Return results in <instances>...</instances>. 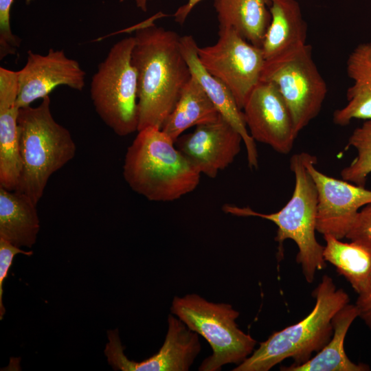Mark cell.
I'll list each match as a JSON object with an SVG mask.
<instances>
[{
  "label": "cell",
  "instance_id": "obj_1",
  "mask_svg": "<svg viewBox=\"0 0 371 371\" xmlns=\"http://www.w3.org/2000/svg\"><path fill=\"white\" fill-rule=\"evenodd\" d=\"M131 59L137 74L139 124L161 129L191 78L176 32L151 21L135 32Z\"/></svg>",
  "mask_w": 371,
  "mask_h": 371
},
{
  "label": "cell",
  "instance_id": "obj_2",
  "mask_svg": "<svg viewBox=\"0 0 371 371\" xmlns=\"http://www.w3.org/2000/svg\"><path fill=\"white\" fill-rule=\"evenodd\" d=\"M201 172L161 129L148 126L128 147L123 177L129 187L149 201L170 202L192 192Z\"/></svg>",
  "mask_w": 371,
  "mask_h": 371
},
{
  "label": "cell",
  "instance_id": "obj_3",
  "mask_svg": "<svg viewBox=\"0 0 371 371\" xmlns=\"http://www.w3.org/2000/svg\"><path fill=\"white\" fill-rule=\"evenodd\" d=\"M313 295L315 304L306 317L273 333L232 371H269L289 358L293 359V364H302L324 348L333 335L332 319L349 303V296L337 289L328 275L322 276Z\"/></svg>",
  "mask_w": 371,
  "mask_h": 371
},
{
  "label": "cell",
  "instance_id": "obj_4",
  "mask_svg": "<svg viewBox=\"0 0 371 371\" xmlns=\"http://www.w3.org/2000/svg\"><path fill=\"white\" fill-rule=\"evenodd\" d=\"M306 153L293 155L290 169L295 177L293 194L279 211L271 214L258 212L249 207L225 204L223 210L237 216H256L273 222L278 227L275 240L278 243V259L283 258V243L291 239L298 247L296 261L300 265L307 282L315 279L317 270L326 266L324 246L315 237L317 231V192L314 181L306 166Z\"/></svg>",
  "mask_w": 371,
  "mask_h": 371
},
{
  "label": "cell",
  "instance_id": "obj_5",
  "mask_svg": "<svg viewBox=\"0 0 371 371\" xmlns=\"http://www.w3.org/2000/svg\"><path fill=\"white\" fill-rule=\"evenodd\" d=\"M17 124L22 170L15 191L37 204L50 177L74 159L76 146L69 131L54 120L49 95L36 107L20 108Z\"/></svg>",
  "mask_w": 371,
  "mask_h": 371
},
{
  "label": "cell",
  "instance_id": "obj_6",
  "mask_svg": "<svg viewBox=\"0 0 371 371\" xmlns=\"http://www.w3.org/2000/svg\"><path fill=\"white\" fill-rule=\"evenodd\" d=\"M170 311L211 346L212 354L202 361L199 371H219L227 364L239 365L254 350L257 341L238 328L236 320L240 313L229 304L210 302L192 293L175 296Z\"/></svg>",
  "mask_w": 371,
  "mask_h": 371
},
{
  "label": "cell",
  "instance_id": "obj_7",
  "mask_svg": "<svg viewBox=\"0 0 371 371\" xmlns=\"http://www.w3.org/2000/svg\"><path fill=\"white\" fill-rule=\"evenodd\" d=\"M134 44V36L115 43L99 64L90 84L96 113L121 137L138 130L137 74L131 59Z\"/></svg>",
  "mask_w": 371,
  "mask_h": 371
},
{
  "label": "cell",
  "instance_id": "obj_8",
  "mask_svg": "<svg viewBox=\"0 0 371 371\" xmlns=\"http://www.w3.org/2000/svg\"><path fill=\"white\" fill-rule=\"evenodd\" d=\"M260 81L276 85L298 133L317 116L327 93L307 44L285 57L265 61Z\"/></svg>",
  "mask_w": 371,
  "mask_h": 371
},
{
  "label": "cell",
  "instance_id": "obj_9",
  "mask_svg": "<svg viewBox=\"0 0 371 371\" xmlns=\"http://www.w3.org/2000/svg\"><path fill=\"white\" fill-rule=\"evenodd\" d=\"M217 42L199 47V58L205 69L232 92L239 106H243L260 82L265 60L256 47L232 28L219 29Z\"/></svg>",
  "mask_w": 371,
  "mask_h": 371
},
{
  "label": "cell",
  "instance_id": "obj_10",
  "mask_svg": "<svg viewBox=\"0 0 371 371\" xmlns=\"http://www.w3.org/2000/svg\"><path fill=\"white\" fill-rule=\"evenodd\" d=\"M317 157L308 153L306 166L317 192V231L338 239L346 238L359 210L371 203V190L329 177L315 168Z\"/></svg>",
  "mask_w": 371,
  "mask_h": 371
},
{
  "label": "cell",
  "instance_id": "obj_11",
  "mask_svg": "<svg viewBox=\"0 0 371 371\" xmlns=\"http://www.w3.org/2000/svg\"><path fill=\"white\" fill-rule=\"evenodd\" d=\"M109 342L104 354L114 370L122 371H188L201 350L199 335L172 313L168 316V330L159 350L140 362L124 355L119 332H107Z\"/></svg>",
  "mask_w": 371,
  "mask_h": 371
},
{
  "label": "cell",
  "instance_id": "obj_12",
  "mask_svg": "<svg viewBox=\"0 0 371 371\" xmlns=\"http://www.w3.org/2000/svg\"><path fill=\"white\" fill-rule=\"evenodd\" d=\"M249 134L255 141L288 154L298 135L290 111L275 84L260 81L243 109Z\"/></svg>",
  "mask_w": 371,
  "mask_h": 371
},
{
  "label": "cell",
  "instance_id": "obj_13",
  "mask_svg": "<svg viewBox=\"0 0 371 371\" xmlns=\"http://www.w3.org/2000/svg\"><path fill=\"white\" fill-rule=\"evenodd\" d=\"M17 72L19 109L44 98L58 86L82 91L85 85V71L63 50L49 49L45 55L29 50L25 66Z\"/></svg>",
  "mask_w": 371,
  "mask_h": 371
},
{
  "label": "cell",
  "instance_id": "obj_14",
  "mask_svg": "<svg viewBox=\"0 0 371 371\" xmlns=\"http://www.w3.org/2000/svg\"><path fill=\"white\" fill-rule=\"evenodd\" d=\"M242 142L240 134L220 115L216 121L181 135L175 145L201 174L214 178L234 161Z\"/></svg>",
  "mask_w": 371,
  "mask_h": 371
},
{
  "label": "cell",
  "instance_id": "obj_15",
  "mask_svg": "<svg viewBox=\"0 0 371 371\" xmlns=\"http://www.w3.org/2000/svg\"><path fill=\"white\" fill-rule=\"evenodd\" d=\"M180 47L191 74L199 82L219 114L242 136L249 168L257 169L258 154L255 140L247 131L243 110L238 106L232 92L203 66L198 56V45L192 36H181Z\"/></svg>",
  "mask_w": 371,
  "mask_h": 371
},
{
  "label": "cell",
  "instance_id": "obj_16",
  "mask_svg": "<svg viewBox=\"0 0 371 371\" xmlns=\"http://www.w3.org/2000/svg\"><path fill=\"white\" fill-rule=\"evenodd\" d=\"M18 95L17 71L0 67V187L17 188L22 170L16 105Z\"/></svg>",
  "mask_w": 371,
  "mask_h": 371
},
{
  "label": "cell",
  "instance_id": "obj_17",
  "mask_svg": "<svg viewBox=\"0 0 371 371\" xmlns=\"http://www.w3.org/2000/svg\"><path fill=\"white\" fill-rule=\"evenodd\" d=\"M270 24L262 50L265 61L285 57L305 45L307 25L296 0H270Z\"/></svg>",
  "mask_w": 371,
  "mask_h": 371
},
{
  "label": "cell",
  "instance_id": "obj_18",
  "mask_svg": "<svg viewBox=\"0 0 371 371\" xmlns=\"http://www.w3.org/2000/svg\"><path fill=\"white\" fill-rule=\"evenodd\" d=\"M346 71L354 83L347 91V104L333 115L334 124L341 126L353 119H371V42L359 45L350 53Z\"/></svg>",
  "mask_w": 371,
  "mask_h": 371
},
{
  "label": "cell",
  "instance_id": "obj_19",
  "mask_svg": "<svg viewBox=\"0 0 371 371\" xmlns=\"http://www.w3.org/2000/svg\"><path fill=\"white\" fill-rule=\"evenodd\" d=\"M39 229L36 203L23 193L0 187V238L19 248H31Z\"/></svg>",
  "mask_w": 371,
  "mask_h": 371
},
{
  "label": "cell",
  "instance_id": "obj_20",
  "mask_svg": "<svg viewBox=\"0 0 371 371\" xmlns=\"http://www.w3.org/2000/svg\"><path fill=\"white\" fill-rule=\"evenodd\" d=\"M358 313L355 304H347L334 315L332 319L333 333L327 343L315 355L302 364L282 366V371H368L364 363H356L347 356L344 340L348 329Z\"/></svg>",
  "mask_w": 371,
  "mask_h": 371
},
{
  "label": "cell",
  "instance_id": "obj_21",
  "mask_svg": "<svg viewBox=\"0 0 371 371\" xmlns=\"http://www.w3.org/2000/svg\"><path fill=\"white\" fill-rule=\"evenodd\" d=\"M270 0H214L219 29L232 28L261 47L271 21Z\"/></svg>",
  "mask_w": 371,
  "mask_h": 371
},
{
  "label": "cell",
  "instance_id": "obj_22",
  "mask_svg": "<svg viewBox=\"0 0 371 371\" xmlns=\"http://www.w3.org/2000/svg\"><path fill=\"white\" fill-rule=\"evenodd\" d=\"M219 116L216 106L192 75L161 130L176 142L189 128L214 122Z\"/></svg>",
  "mask_w": 371,
  "mask_h": 371
},
{
  "label": "cell",
  "instance_id": "obj_23",
  "mask_svg": "<svg viewBox=\"0 0 371 371\" xmlns=\"http://www.w3.org/2000/svg\"><path fill=\"white\" fill-rule=\"evenodd\" d=\"M323 257L344 276L358 294L371 281V249L353 241L344 243L331 235H324Z\"/></svg>",
  "mask_w": 371,
  "mask_h": 371
},
{
  "label": "cell",
  "instance_id": "obj_24",
  "mask_svg": "<svg viewBox=\"0 0 371 371\" xmlns=\"http://www.w3.org/2000/svg\"><path fill=\"white\" fill-rule=\"evenodd\" d=\"M348 145L356 149L357 155L349 166L341 170V178L365 187L368 176L371 173V119L365 120L354 130Z\"/></svg>",
  "mask_w": 371,
  "mask_h": 371
},
{
  "label": "cell",
  "instance_id": "obj_25",
  "mask_svg": "<svg viewBox=\"0 0 371 371\" xmlns=\"http://www.w3.org/2000/svg\"><path fill=\"white\" fill-rule=\"evenodd\" d=\"M14 0H0V59L15 54L21 39L14 35L10 27V9Z\"/></svg>",
  "mask_w": 371,
  "mask_h": 371
},
{
  "label": "cell",
  "instance_id": "obj_26",
  "mask_svg": "<svg viewBox=\"0 0 371 371\" xmlns=\"http://www.w3.org/2000/svg\"><path fill=\"white\" fill-rule=\"evenodd\" d=\"M21 254L31 256L32 251H25L19 248L7 240L0 238V319H3L5 312L3 303V282L8 277V271L12 265L14 256Z\"/></svg>",
  "mask_w": 371,
  "mask_h": 371
},
{
  "label": "cell",
  "instance_id": "obj_27",
  "mask_svg": "<svg viewBox=\"0 0 371 371\" xmlns=\"http://www.w3.org/2000/svg\"><path fill=\"white\" fill-rule=\"evenodd\" d=\"M346 238L371 249V203L359 210Z\"/></svg>",
  "mask_w": 371,
  "mask_h": 371
},
{
  "label": "cell",
  "instance_id": "obj_28",
  "mask_svg": "<svg viewBox=\"0 0 371 371\" xmlns=\"http://www.w3.org/2000/svg\"><path fill=\"white\" fill-rule=\"evenodd\" d=\"M355 305L358 317L361 319L371 330V281L363 291L358 293Z\"/></svg>",
  "mask_w": 371,
  "mask_h": 371
},
{
  "label": "cell",
  "instance_id": "obj_29",
  "mask_svg": "<svg viewBox=\"0 0 371 371\" xmlns=\"http://www.w3.org/2000/svg\"><path fill=\"white\" fill-rule=\"evenodd\" d=\"M124 1L125 0H120V2ZM148 1L150 0H136V5L143 12H146L148 9ZM201 1L203 0H188L187 3L179 8L174 14L175 21L180 24H183L194 7Z\"/></svg>",
  "mask_w": 371,
  "mask_h": 371
},
{
  "label": "cell",
  "instance_id": "obj_30",
  "mask_svg": "<svg viewBox=\"0 0 371 371\" xmlns=\"http://www.w3.org/2000/svg\"><path fill=\"white\" fill-rule=\"evenodd\" d=\"M33 1H34V0H25V3H26L27 4H30V3H31Z\"/></svg>",
  "mask_w": 371,
  "mask_h": 371
}]
</instances>
